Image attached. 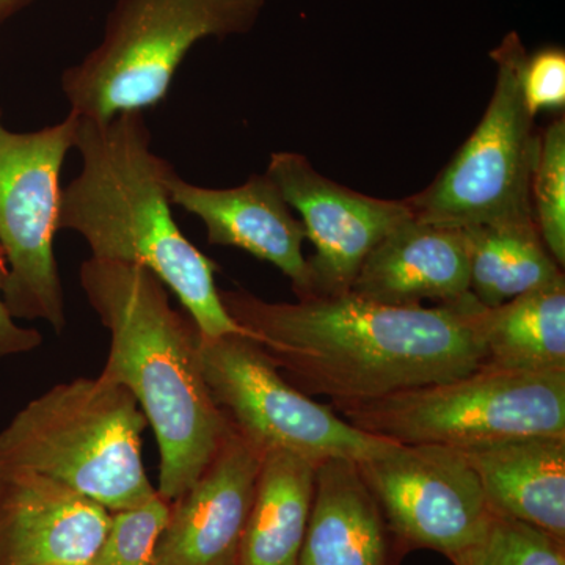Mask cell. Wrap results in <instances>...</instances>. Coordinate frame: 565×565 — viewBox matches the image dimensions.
Returning <instances> with one entry per match:
<instances>
[{"mask_svg": "<svg viewBox=\"0 0 565 565\" xmlns=\"http://www.w3.org/2000/svg\"><path fill=\"white\" fill-rule=\"evenodd\" d=\"M226 313L289 384L332 407L452 381L486 363L487 308L473 296L435 307H397L349 291L266 302L218 291Z\"/></svg>", "mask_w": 565, "mask_h": 565, "instance_id": "cell-1", "label": "cell"}, {"mask_svg": "<svg viewBox=\"0 0 565 565\" xmlns=\"http://www.w3.org/2000/svg\"><path fill=\"white\" fill-rule=\"evenodd\" d=\"M81 173L62 189L58 230L81 234L92 258L150 270L178 297L203 337L245 333L221 300L217 264L181 233L170 203L173 167L151 150L141 110L107 122L79 117Z\"/></svg>", "mask_w": 565, "mask_h": 565, "instance_id": "cell-2", "label": "cell"}, {"mask_svg": "<svg viewBox=\"0 0 565 565\" xmlns=\"http://www.w3.org/2000/svg\"><path fill=\"white\" fill-rule=\"evenodd\" d=\"M88 303L110 333L103 377L132 393L161 452L158 492L177 500L230 433L200 362V332L150 270L90 258L81 266Z\"/></svg>", "mask_w": 565, "mask_h": 565, "instance_id": "cell-3", "label": "cell"}, {"mask_svg": "<svg viewBox=\"0 0 565 565\" xmlns=\"http://www.w3.org/2000/svg\"><path fill=\"white\" fill-rule=\"evenodd\" d=\"M148 422L128 388L81 377L25 405L0 433V473L46 476L107 511L136 508L156 493L141 445Z\"/></svg>", "mask_w": 565, "mask_h": 565, "instance_id": "cell-4", "label": "cell"}, {"mask_svg": "<svg viewBox=\"0 0 565 565\" xmlns=\"http://www.w3.org/2000/svg\"><path fill=\"white\" fill-rule=\"evenodd\" d=\"M266 0H118L99 46L62 76L71 111L107 122L158 106L200 40L250 31Z\"/></svg>", "mask_w": 565, "mask_h": 565, "instance_id": "cell-5", "label": "cell"}, {"mask_svg": "<svg viewBox=\"0 0 565 565\" xmlns=\"http://www.w3.org/2000/svg\"><path fill=\"white\" fill-rule=\"evenodd\" d=\"M333 408L356 429L403 445L467 449L539 435L565 437V371L482 363L452 381Z\"/></svg>", "mask_w": 565, "mask_h": 565, "instance_id": "cell-6", "label": "cell"}, {"mask_svg": "<svg viewBox=\"0 0 565 565\" xmlns=\"http://www.w3.org/2000/svg\"><path fill=\"white\" fill-rule=\"evenodd\" d=\"M526 55L516 32L490 52L497 82L484 117L437 180L405 199L415 218L457 230L535 221L531 182L541 136L523 93Z\"/></svg>", "mask_w": 565, "mask_h": 565, "instance_id": "cell-7", "label": "cell"}, {"mask_svg": "<svg viewBox=\"0 0 565 565\" xmlns=\"http://www.w3.org/2000/svg\"><path fill=\"white\" fill-rule=\"evenodd\" d=\"M79 117L35 132H11L0 110V250L7 278L2 300L13 319L66 326L65 296L54 255L61 173L74 148Z\"/></svg>", "mask_w": 565, "mask_h": 565, "instance_id": "cell-8", "label": "cell"}, {"mask_svg": "<svg viewBox=\"0 0 565 565\" xmlns=\"http://www.w3.org/2000/svg\"><path fill=\"white\" fill-rule=\"evenodd\" d=\"M200 362L212 399L230 426L259 452L288 451L319 462L370 459L393 441L356 429L330 404L289 384L245 333L199 337Z\"/></svg>", "mask_w": 565, "mask_h": 565, "instance_id": "cell-9", "label": "cell"}, {"mask_svg": "<svg viewBox=\"0 0 565 565\" xmlns=\"http://www.w3.org/2000/svg\"><path fill=\"white\" fill-rule=\"evenodd\" d=\"M356 463L405 553L426 548L451 559L484 531L492 511L460 449L393 441Z\"/></svg>", "mask_w": 565, "mask_h": 565, "instance_id": "cell-10", "label": "cell"}, {"mask_svg": "<svg viewBox=\"0 0 565 565\" xmlns=\"http://www.w3.org/2000/svg\"><path fill=\"white\" fill-rule=\"evenodd\" d=\"M266 173L291 210L299 212L305 233L315 245V255L307 259L311 275L308 296L351 291L375 245L412 215L405 200L374 199L344 188L316 172L299 152H274Z\"/></svg>", "mask_w": 565, "mask_h": 565, "instance_id": "cell-11", "label": "cell"}, {"mask_svg": "<svg viewBox=\"0 0 565 565\" xmlns=\"http://www.w3.org/2000/svg\"><path fill=\"white\" fill-rule=\"evenodd\" d=\"M263 452L230 429L202 475L172 501L154 565H237Z\"/></svg>", "mask_w": 565, "mask_h": 565, "instance_id": "cell-12", "label": "cell"}, {"mask_svg": "<svg viewBox=\"0 0 565 565\" xmlns=\"http://www.w3.org/2000/svg\"><path fill=\"white\" fill-rule=\"evenodd\" d=\"M110 515L46 476L0 473V565H92Z\"/></svg>", "mask_w": 565, "mask_h": 565, "instance_id": "cell-13", "label": "cell"}, {"mask_svg": "<svg viewBox=\"0 0 565 565\" xmlns=\"http://www.w3.org/2000/svg\"><path fill=\"white\" fill-rule=\"evenodd\" d=\"M170 203L196 215L206 226L207 243L243 248L274 264L292 282L297 299L311 292L310 266L303 256V223L269 174H253L243 185L210 189L169 174Z\"/></svg>", "mask_w": 565, "mask_h": 565, "instance_id": "cell-14", "label": "cell"}, {"mask_svg": "<svg viewBox=\"0 0 565 565\" xmlns=\"http://www.w3.org/2000/svg\"><path fill=\"white\" fill-rule=\"evenodd\" d=\"M351 292L397 307L462 302L470 291L463 230L433 225L414 215L394 226L364 259Z\"/></svg>", "mask_w": 565, "mask_h": 565, "instance_id": "cell-15", "label": "cell"}, {"mask_svg": "<svg viewBox=\"0 0 565 565\" xmlns=\"http://www.w3.org/2000/svg\"><path fill=\"white\" fill-rule=\"evenodd\" d=\"M405 555L359 463L319 460L300 565H399Z\"/></svg>", "mask_w": 565, "mask_h": 565, "instance_id": "cell-16", "label": "cell"}, {"mask_svg": "<svg viewBox=\"0 0 565 565\" xmlns=\"http://www.w3.org/2000/svg\"><path fill=\"white\" fill-rule=\"evenodd\" d=\"M490 511L565 542V437H523L460 449Z\"/></svg>", "mask_w": 565, "mask_h": 565, "instance_id": "cell-17", "label": "cell"}, {"mask_svg": "<svg viewBox=\"0 0 565 565\" xmlns=\"http://www.w3.org/2000/svg\"><path fill=\"white\" fill-rule=\"evenodd\" d=\"M316 465L288 451L264 452L237 565H300Z\"/></svg>", "mask_w": 565, "mask_h": 565, "instance_id": "cell-18", "label": "cell"}, {"mask_svg": "<svg viewBox=\"0 0 565 565\" xmlns=\"http://www.w3.org/2000/svg\"><path fill=\"white\" fill-rule=\"evenodd\" d=\"M470 262V291L486 308L564 282L563 267L546 250L535 221L463 230Z\"/></svg>", "mask_w": 565, "mask_h": 565, "instance_id": "cell-19", "label": "cell"}, {"mask_svg": "<svg viewBox=\"0 0 565 565\" xmlns=\"http://www.w3.org/2000/svg\"><path fill=\"white\" fill-rule=\"evenodd\" d=\"M486 363L565 371V281L487 308Z\"/></svg>", "mask_w": 565, "mask_h": 565, "instance_id": "cell-20", "label": "cell"}, {"mask_svg": "<svg viewBox=\"0 0 565 565\" xmlns=\"http://www.w3.org/2000/svg\"><path fill=\"white\" fill-rule=\"evenodd\" d=\"M449 561L455 565H565V542L492 511L481 535Z\"/></svg>", "mask_w": 565, "mask_h": 565, "instance_id": "cell-21", "label": "cell"}, {"mask_svg": "<svg viewBox=\"0 0 565 565\" xmlns=\"http://www.w3.org/2000/svg\"><path fill=\"white\" fill-rule=\"evenodd\" d=\"M531 202L535 225L546 250L561 267L565 264V122L556 120L545 129L539 145Z\"/></svg>", "mask_w": 565, "mask_h": 565, "instance_id": "cell-22", "label": "cell"}, {"mask_svg": "<svg viewBox=\"0 0 565 565\" xmlns=\"http://www.w3.org/2000/svg\"><path fill=\"white\" fill-rule=\"evenodd\" d=\"M172 501L156 490L150 500L136 508L111 512L92 565H154V550L169 522Z\"/></svg>", "mask_w": 565, "mask_h": 565, "instance_id": "cell-23", "label": "cell"}, {"mask_svg": "<svg viewBox=\"0 0 565 565\" xmlns=\"http://www.w3.org/2000/svg\"><path fill=\"white\" fill-rule=\"evenodd\" d=\"M527 110L557 109L565 104V52L563 47H542L527 54L522 73Z\"/></svg>", "mask_w": 565, "mask_h": 565, "instance_id": "cell-24", "label": "cell"}, {"mask_svg": "<svg viewBox=\"0 0 565 565\" xmlns=\"http://www.w3.org/2000/svg\"><path fill=\"white\" fill-rule=\"evenodd\" d=\"M7 278L6 256L0 250V359L32 352L43 343V337L33 329L18 326L2 300L3 282Z\"/></svg>", "mask_w": 565, "mask_h": 565, "instance_id": "cell-25", "label": "cell"}, {"mask_svg": "<svg viewBox=\"0 0 565 565\" xmlns=\"http://www.w3.org/2000/svg\"><path fill=\"white\" fill-rule=\"evenodd\" d=\"M31 0H0V24L9 20L11 14L17 13L22 7L28 6Z\"/></svg>", "mask_w": 565, "mask_h": 565, "instance_id": "cell-26", "label": "cell"}]
</instances>
